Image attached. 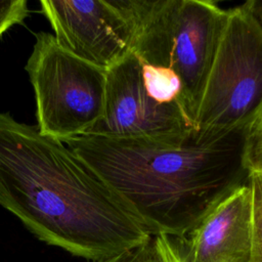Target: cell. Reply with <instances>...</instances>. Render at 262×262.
I'll use <instances>...</instances> for the list:
<instances>
[{
	"mask_svg": "<svg viewBox=\"0 0 262 262\" xmlns=\"http://www.w3.org/2000/svg\"><path fill=\"white\" fill-rule=\"evenodd\" d=\"M132 26L131 52L143 63L172 71L184 111L195 119L227 10L210 0H121Z\"/></svg>",
	"mask_w": 262,
	"mask_h": 262,
	"instance_id": "obj_3",
	"label": "cell"
},
{
	"mask_svg": "<svg viewBox=\"0 0 262 262\" xmlns=\"http://www.w3.org/2000/svg\"><path fill=\"white\" fill-rule=\"evenodd\" d=\"M247 4L262 26V0H249Z\"/></svg>",
	"mask_w": 262,
	"mask_h": 262,
	"instance_id": "obj_13",
	"label": "cell"
},
{
	"mask_svg": "<svg viewBox=\"0 0 262 262\" xmlns=\"http://www.w3.org/2000/svg\"><path fill=\"white\" fill-rule=\"evenodd\" d=\"M182 262H252V191L244 184L182 236H171Z\"/></svg>",
	"mask_w": 262,
	"mask_h": 262,
	"instance_id": "obj_8",
	"label": "cell"
},
{
	"mask_svg": "<svg viewBox=\"0 0 262 262\" xmlns=\"http://www.w3.org/2000/svg\"><path fill=\"white\" fill-rule=\"evenodd\" d=\"M245 156L250 173L262 176V117L248 131Z\"/></svg>",
	"mask_w": 262,
	"mask_h": 262,
	"instance_id": "obj_11",
	"label": "cell"
},
{
	"mask_svg": "<svg viewBox=\"0 0 262 262\" xmlns=\"http://www.w3.org/2000/svg\"><path fill=\"white\" fill-rule=\"evenodd\" d=\"M57 44L104 71L131 52L133 30L121 0H41Z\"/></svg>",
	"mask_w": 262,
	"mask_h": 262,
	"instance_id": "obj_7",
	"label": "cell"
},
{
	"mask_svg": "<svg viewBox=\"0 0 262 262\" xmlns=\"http://www.w3.org/2000/svg\"><path fill=\"white\" fill-rule=\"evenodd\" d=\"M175 257L176 249L172 237L154 234L138 247L93 262H174Z\"/></svg>",
	"mask_w": 262,
	"mask_h": 262,
	"instance_id": "obj_9",
	"label": "cell"
},
{
	"mask_svg": "<svg viewBox=\"0 0 262 262\" xmlns=\"http://www.w3.org/2000/svg\"><path fill=\"white\" fill-rule=\"evenodd\" d=\"M0 205L40 241L98 261L152 234L63 142L0 113Z\"/></svg>",
	"mask_w": 262,
	"mask_h": 262,
	"instance_id": "obj_1",
	"label": "cell"
},
{
	"mask_svg": "<svg viewBox=\"0 0 262 262\" xmlns=\"http://www.w3.org/2000/svg\"><path fill=\"white\" fill-rule=\"evenodd\" d=\"M36 99L39 132L66 142L86 135L104 105L105 72L61 48L53 34H35L25 66Z\"/></svg>",
	"mask_w": 262,
	"mask_h": 262,
	"instance_id": "obj_5",
	"label": "cell"
},
{
	"mask_svg": "<svg viewBox=\"0 0 262 262\" xmlns=\"http://www.w3.org/2000/svg\"><path fill=\"white\" fill-rule=\"evenodd\" d=\"M249 130L175 140L81 135L63 142L140 218L151 234L182 236L249 182Z\"/></svg>",
	"mask_w": 262,
	"mask_h": 262,
	"instance_id": "obj_2",
	"label": "cell"
},
{
	"mask_svg": "<svg viewBox=\"0 0 262 262\" xmlns=\"http://www.w3.org/2000/svg\"><path fill=\"white\" fill-rule=\"evenodd\" d=\"M252 191V262H262V176L251 172Z\"/></svg>",
	"mask_w": 262,
	"mask_h": 262,
	"instance_id": "obj_10",
	"label": "cell"
},
{
	"mask_svg": "<svg viewBox=\"0 0 262 262\" xmlns=\"http://www.w3.org/2000/svg\"><path fill=\"white\" fill-rule=\"evenodd\" d=\"M262 117V26L247 2L227 19L202 94L195 131L249 130Z\"/></svg>",
	"mask_w": 262,
	"mask_h": 262,
	"instance_id": "obj_4",
	"label": "cell"
},
{
	"mask_svg": "<svg viewBox=\"0 0 262 262\" xmlns=\"http://www.w3.org/2000/svg\"><path fill=\"white\" fill-rule=\"evenodd\" d=\"M29 14L27 0H0V37Z\"/></svg>",
	"mask_w": 262,
	"mask_h": 262,
	"instance_id": "obj_12",
	"label": "cell"
},
{
	"mask_svg": "<svg viewBox=\"0 0 262 262\" xmlns=\"http://www.w3.org/2000/svg\"><path fill=\"white\" fill-rule=\"evenodd\" d=\"M193 131L180 105L161 103L149 95L134 53L106 70L103 112L89 135L175 140Z\"/></svg>",
	"mask_w": 262,
	"mask_h": 262,
	"instance_id": "obj_6",
	"label": "cell"
},
{
	"mask_svg": "<svg viewBox=\"0 0 262 262\" xmlns=\"http://www.w3.org/2000/svg\"><path fill=\"white\" fill-rule=\"evenodd\" d=\"M173 244H174V243H173ZM175 249H176V248H175ZM174 262H182L181 259H180V257H179V255H178V253H177V250H176V257H175Z\"/></svg>",
	"mask_w": 262,
	"mask_h": 262,
	"instance_id": "obj_14",
	"label": "cell"
}]
</instances>
